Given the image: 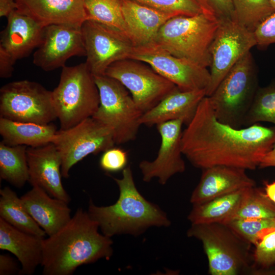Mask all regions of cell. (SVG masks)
<instances>
[{
    "label": "cell",
    "instance_id": "obj_21",
    "mask_svg": "<svg viewBox=\"0 0 275 275\" xmlns=\"http://www.w3.org/2000/svg\"><path fill=\"white\" fill-rule=\"evenodd\" d=\"M20 198L29 213L48 236L58 232L71 218L68 203L51 198L39 186H33Z\"/></svg>",
    "mask_w": 275,
    "mask_h": 275
},
{
    "label": "cell",
    "instance_id": "obj_23",
    "mask_svg": "<svg viewBox=\"0 0 275 275\" xmlns=\"http://www.w3.org/2000/svg\"><path fill=\"white\" fill-rule=\"evenodd\" d=\"M205 96V90L182 91L178 89L144 113L140 119L141 124L152 126L167 121L181 120L187 125Z\"/></svg>",
    "mask_w": 275,
    "mask_h": 275
},
{
    "label": "cell",
    "instance_id": "obj_40",
    "mask_svg": "<svg viewBox=\"0 0 275 275\" xmlns=\"http://www.w3.org/2000/svg\"><path fill=\"white\" fill-rule=\"evenodd\" d=\"M15 62L3 50L0 49V77L8 78L12 76Z\"/></svg>",
    "mask_w": 275,
    "mask_h": 275
},
{
    "label": "cell",
    "instance_id": "obj_4",
    "mask_svg": "<svg viewBox=\"0 0 275 275\" xmlns=\"http://www.w3.org/2000/svg\"><path fill=\"white\" fill-rule=\"evenodd\" d=\"M219 23L203 13L175 16L161 27L153 44L173 56L207 68L211 64L210 47Z\"/></svg>",
    "mask_w": 275,
    "mask_h": 275
},
{
    "label": "cell",
    "instance_id": "obj_22",
    "mask_svg": "<svg viewBox=\"0 0 275 275\" xmlns=\"http://www.w3.org/2000/svg\"><path fill=\"white\" fill-rule=\"evenodd\" d=\"M120 3L130 39L134 47L153 44L161 27L175 17L132 0H120Z\"/></svg>",
    "mask_w": 275,
    "mask_h": 275
},
{
    "label": "cell",
    "instance_id": "obj_1",
    "mask_svg": "<svg viewBox=\"0 0 275 275\" xmlns=\"http://www.w3.org/2000/svg\"><path fill=\"white\" fill-rule=\"evenodd\" d=\"M183 130L182 154L195 167L203 169L227 166L254 170L275 143V126L258 123L236 128L216 117L208 96Z\"/></svg>",
    "mask_w": 275,
    "mask_h": 275
},
{
    "label": "cell",
    "instance_id": "obj_8",
    "mask_svg": "<svg viewBox=\"0 0 275 275\" xmlns=\"http://www.w3.org/2000/svg\"><path fill=\"white\" fill-rule=\"evenodd\" d=\"M94 77L99 90L100 103L92 117L111 129L115 144L134 140L143 113L119 81L105 75Z\"/></svg>",
    "mask_w": 275,
    "mask_h": 275
},
{
    "label": "cell",
    "instance_id": "obj_20",
    "mask_svg": "<svg viewBox=\"0 0 275 275\" xmlns=\"http://www.w3.org/2000/svg\"><path fill=\"white\" fill-rule=\"evenodd\" d=\"M17 10L43 26L82 25L88 19L83 0H15Z\"/></svg>",
    "mask_w": 275,
    "mask_h": 275
},
{
    "label": "cell",
    "instance_id": "obj_26",
    "mask_svg": "<svg viewBox=\"0 0 275 275\" xmlns=\"http://www.w3.org/2000/svg\"><path fill=\"white\" fill-rule=\"evenodd\" d=\"M57 131L53 124L16 122L0 117L2 142L9 146H42L52 143Z\"/></svg>",
    "mask_w": 275,
    "mask_h": 275
},
{
    "label": "cell",
    "instance_id": "obj_3",
    "mask_svg": "<svg viewBox=\"0 0 275 275\" xmlns=\"http://www.w3.org/2000/svg\"><path fill=\"white\" fill-rule=\"evenodd\" d=\"M114 179L119 189L117 202L107 206H98L90 200L88 207V213L103 235L109 237L120 234L136 236L151 227L171 225L166 213L138 190L130 167L122 170L121 178Z\"/></svg>",
    "mask_w": 275,
    "mask_h": 275
},
{
    "label": "cell",
    "instance_id": "obj_36",
    "mask_svg": "<svg viewBox=\"0 0 275 275\" xmlns=\"http://www.w3.org/2000/svg\"><path fill=\"white\" fill-rule=\"evenodd\" d=\"M202 12L218 21L235 19L232 0H197Z\"/></svg>",
    "mask_w": 275,
    "mask_h": 275
},
{
    "label": "cell",
    "instance_id": "obj_37",
    "mask_svg": "<svg viewBox=\"0 0 275 275\" xmlns=\"http://www.w3.org/2000/svg\"><path fill=\"white\" fill-rule=\"evenodd\" d=\"M127 162V152L121 148L113 147L103 152L99 160V165L103 171L112 173L124 169Z\"/></svg>",
    "mask_w": 275,
    "mask_h": 275
},
{
    "label": "cell",
    "instance_id": "obj_6",
    "mask_svg": "<svg viewBox=\"0 0 275 275\" xmlns=\"http://www.w3.org/2000/svg\"><path fill=\"white\" fill-rule=\"evenodd\" d=\"M258 89L256 72L249 52L208 96L216 118L233 127L242 128Z\"/></svg>",
    "mask_w": 275,
    "mask_h": 275
},
{
    "label": "cell",
    "instance_id": "obj_27",
    "mask_svg": "<svg viewBox=\"0 0 275 275\" xmlns=\"http://www.w3.org/2000/svg\"><path fill=\"white\" fill-rule=\"evenodd\" d=\"M0 217L24 232L45 238V232L24 207L21 199L8 186L0 190Z\"/></svg>",
    "mask_w": 275,
    "mask_h": 275
},
{
    "label": "cell",
    "instance_id": "obj_7",
    "mask_svg": "<svg viewBox=\"0 0 275 275\" xmlns=\"http://www.w3.org/2000/svg\"><path fill=\"white\" fill-rule=\"evenodd\" d=\"M188 237L200 240L211 275H237L248 268L250 249L248 243L222 223L191 224Z\"/></svg>",
    "mask_w": 275,
    "mask_h": 275
},
{
    "label": "cell",
    "instance_id": "obj_15",
    "mask_svg": "<svg viewBox=\"0 0 275 275\" xmlns=\"http://www.w3.org/2000/svg\"><path fill=\"white\" fill-rule=\"evenodd\" d=\"M81 25L52 24L44 28L42 40L33 54V63L45 71L65 66L74 56H86Z\"/></svg>",
    "mask_w": 275,
    "mask_h": 275
},
{
    "label": "cell",
    "instance_id": "obj_13",
    "mask_svg": "<svg viewBox=\"0 0 275 275\" xmlns=\"http://www.w3.org/2000/svg\"><path fill=\"white\" fill-rule=\"evenodd\" d=\"M129 59L149 65L182 91H207L210 85L207 68L173 56L153 44L134 47Z\"/></svg>",
    "mask_w": 275,
    "mask_h": 275
},
{
    "label": "cell",
    "instance_id": "obj_33",
    "mask_svg": "<svg viewBox=\"0 0 275 275\" xmlns=\"http://www.w3.org/2000/svg\"><path fill=\"white\" fill-rule=\"evenodd\" d=\"M224 224L244 241L255 246L265 235L275 230V217L233 219Z\"/></svg>",
    "mask_w": 275,
    "mask_h": 275
},
{
    "label": "cell",
    "instance_id": "obj_30",
    "mask_svg": "<svg viewBox=\"0 0 275 275\" xmlns=\"http://www.w3.org/2000/svg\"><path fill=\"white\" fill-rule=\"evenodd\" d=\"M259 122L275 125V81L257 89L243 126H249Z\"/></svg>",
    "mask_w": 275,
    "mask_h": 275
},
{
    "label": "cell",
    "instance_id": "obj_34",
    "mask_svg": "<svg viewBox=\"0 0 275 275\" xmlns=\"http://www.w3.org/2000/svg\"><path fill=\"white\" fill-rule=\"evenodd\" d=\"M173 16H193L202 12L197 0H132Z\"/></svg>",
    "mask_w": 275,
    "mask_h": 275
},
{
    "label": "cell",
    "instance_id": "obj_11",
    "mask_svg": "<svg viewBox=\"0 0 275 275\" xmlns=\"http://www.w3.org/2000/svg\"><path fill=\"white\" fill-rule=\"evenodd\" d=\"M52 143L60 153L62 175L66 178L72 167L85 157L104 152L115 144L111 129L92 117L58 130Z\"/></svg>",
    "mask_w": 275,
    "mask_h": 275
},
{
    "label": "cell",
    "instance_id": "obj_5",
    "mask_svg": "<svg viewBox=\"0 0 275 275\" xmlns=\"http://www.w3.org/2000/svg\"><path fill=\"white\" fill-rule=\"evenodd\" d=\"M52 93L61 129H68L92 117L100 103L97 86L86 63L64 66L59 84Z\"/></svg>",
    "mask_w": 275,
    "mask_h": 275
},
{
    "label": "cell",
    "instance_id": "obj_24",
    "mask_svg": "<svg viewBox=\"0 0 275 275\" xmlns=\"http://www.w3.org/2000/svg\"><path fill=\"white\" fill-rule=\"evenodd\" d=\"M41 238L14 227L0 217V249L16 257L21 264L19 274H33L43 257Z\"/></svg>",
    "mask_w": 275,
    "mask_h": 275
},
{
    "label": "cell",
    "instance_id": "obj_14",
    "mask_svg": "<svg viewBox=\"0 0 275 275\" xmlns=\"http://www.w3.org/2000/svg\"><path fill=\"white\" fill-rule=\"evenodd\" d=\"M81 30L85 63L94 76L104 75L113 63L130 58L134 46L122 32L90 19L84 22Z\"/></svg>",
    "mask_w": 275,
    "mask_h": 275
},
{
    "label": "cell",
    "instance_id": "obj_18",
    "mask_svg": "<svg viewBox=\"0 0 275 275\" xmlns=\"http://www.w3.org/2000/svg\"><path fill=\"white\" fill-rule=\"evenodd\" d=\"M202 170L200 180L190 198L193 205L256 185L254 180L248 176L246 170L243 169L219 165Z\"/></svg>",
    "mask_w": 275,
    "mask_h": 275
},
{
    "label": "cell",
    "instance_id": "obj_32",
    "mask_svg": "<svg viewBox=\"0 0 275 275\" xmlns=\"http://www.w3.org/2000/svg\"><path fill=\"white\" fill-rule=\"evenodd\" d=\"M271 217H275V203L267 197L265 192L254 186L230 220Z\"/></svg>",
    "mask_w": 275,
    "mask_h": 275
},
{
    "label": "cell",
    "instance_id": "obj_10",
    "mask_svg": "<svg viewBox=\"0 0 275 275\" xmlns=\"http://www.w3.org/2000/svg\"><path fill=\"white\" fill-rule=\"evenodd\" d=\"M104 75L122 84L143 114L179 89L149 65L131 59L113 63L107 68Z\"/></svg>",
    "mask_w": 275,
    "mask_h": 275
},
{
    "label": "cell",
    "instance_id": "obj_28",
    "mask_svg": "<svg viewBox=\"0 0 275 275\" xmlns=\"http://www.w3.org/2000/svg\"><path fill=\"white\" fill-rule=\"evenodd\" d=\"M25 145L9 146L0 142V177L17 188L29 180Z\"/></svg>",
    "mask_w": 275,
    "mask_h": 275
},
{
    "label": "cell",
    "instance_id": "obj_25",
    "mask_svg": "<svg viewBox=\"0 0 275 275\" xmlns=\"http://www.w3.org/2000/svg\"><path fill=\"white\" fill-rule=\"evenodd\" d=\"M253 187L243 188L206 202L193 205L188 220L191 224L225 223L237 211Z\"/></svg>",
    "mask_w": 275,
    "mask_h": 275
},
{
    "label": "cell",
    "instance_id": "obj_19",
    "mask_svg": "<svg viewBox=\"0 0 275 275\" xmlns=\"http://www.w3.org/2000/svg\"><path fill=\"white\" fill-rule=\"evenodd\" d=\"M7 18V25L1 32L0 49L16 62L38 47L45 26L17 10Z\"/></svg>",
    "mask_w": 275,
    "mask_h": 275
},
{
    "label": "cell",
    "instance_id": "obj_42",
    "mask_svg": "<svg viewBox=\"0 0 275 275\" xmlns=\"http://www.w3.org/2000/svg\"><path fill=\"white\" fill-rule=\"evenodd\" d=\"M258 167L260 168L275 167V143L261 159Z\"/></svg>",
    "mask_w": 275,
    "mask_h": 275
},
{
    "label": "cell",
    "instance_id": "obj_43",
    "mask_svg": "<svg viewBox=\"0 0 275 275\" xmlns=\"http://www.w3.org/2000/svg\"><path fill=\"white\" fill-rule=\"evenodd\" d=\"M264 190L267 197L275 203V181L271 183H265Z\"/></svg>",
    "mask_w": 275,
    "mask_h": 275
},
{
    "label": "cell",
    "instance_id": "obj_29",
    "mask_svg": "<svg viewBox=\"0 0 275 275\" xmlns=\"http://www.w3.org/2000/svg\"><path fill=\"white\" fill-rule=\"evenodd\" d=\"M83 1L88 19L120 31L130 38L128 30L123 15L120 0Z\"/></svg>",
    "mask_w": 275,
    "mask_h": 275
},
{
    "label": "cell",
    "instance_id": "obj_39",
    "mask_svg": "<svg viewBox=\"0 0 275 275\" xmlns=\"http://www.w3.org/2000/svg\"><path fill=\"white\" fill-rule=\"evenodd\" d=\"M20 271L13 258L7 254L0 255V275L19 274Z\"/></svg>",
    "mask_w": 275,
    "mask_h": 275
},
{
    "label": "cell",
    "instance_id": "obj_35",
    "mask_svg": "<svg viewBox=\"0 0 275 275\" xmlns=\"http://www.w3.org/2000/svg\"><path fill=\"white\" fill-rule=\"evenodd\" d=\"M255 247L253 260L255 267L268 268L275 264V230L265 235Z\"/></svg>",
    "mask_w": 275,
    "mask_h": 275
},
{
    "label": "cell",
    "instance_id": "obj_12",
    "mask_svg": "<svg viewBox=\"0 0 275 275\" xmlns=\"http://www.w3.org/2000/svg\"><path fill=\"white\" fill-rule=\"evenodd\" d=\"M256 45L253 32L236 19L220 22L210 47V82L206 96L213 93L234 65Z\"/></svg>",
    "mask_w": 275,
    "mask_h": 275
},
{
    "label": "cell",
    "instance_id": "obj_31",
    "mask_svg": "<svg viewBox=\"0 0 275 275\" xmlns=\"http://www.w3.org/2000/svg\"><path fill=\"white\" fill-rule=\"evenodd\" d=\"M232 3L235 19L253 32L275 11L269 0H232Z\"/></svg>",
    "mask_w": 275,
    "mask_h": 275
},
{
    "label": "cell",
    "instance_id": "obj_17",
    "mask_svg": "<svg viewBox=\"0 0 275 275\" xmlns=\"http://www.w3.org/2000/svg\"><path fill=\"white\" fill-rule=\"evenodd\" d=\"M26 157L29 182L44 189L50 196L68 203L71 198L62 184V158L56 146L50 143L38 147H28Z\"/></svg>",
    "mask_w": 275,
    "mask_h": 275
},
{
    "label": "cell",
    "instance_id": "obj_38",
    "mask_svg": "<svg viewBox=\"0 0 275 275\" xmlns=\"http://www.w3.org/2000/svg\"><path fill=\"white\" fill-rule=\"evenodd\" d=\"M253 33L257 45L264 47L275 43V11L262 21Z\"/></svg>",
    "mask_w": 275,
    "mask_h": 275
},
{
    "label": "cell",
    "instance_id": "obj_41",
    "mask_svg": "<svg viewBox=\"0 0 275 275\" xmlns=\"http://www.w3.org/2000/svg\"><path fill=\"white\" fill-rule=\"evenodd\" d=\"M17 5L15 0H0V16L7 17L16 10Z\"/></svg>",
    "mask_w": 275,
    "mask_h": 275
},
{
    "label": "cell",
    "instance_id": "obj_2",
    "mask_svg": "<svg viewBox=\"0 0 275 275\" xmlns=\"http://www.w3.org/2000/svg\"><path fill=\"white\" fill-rule=\"evenodd\" d=\"M88 212L77 209L70 220L54 234L43 238L41 266L44 275H71L82 265L113 254L111 237L99 232Z\"/></svg>",
    "mask_w": 275,
    "mask_h": 275
},
{
    "label": "cell",
    "instance_id": "obj_9",
    "mask_svg": "<svg viewBox=\"0 0 275 275\" xmlns=\"http://www.w3.org/2000/svg\"><path fill=\"white\" fill-rule=\"evenodd\" d=\"M0 117L47 125L57 118L52 91L28 80L11 82L0 89Z\"/></svg>",
    "mask_w": 275,
    "mask_h": 275
},
{
    "label": "cell",
    "instance_id": "obj_44",
    "mask_svg": "<svg viewBox=\"0 0 275 275\" xmlns=\"http://www.w3.org/2000/svg\"><path fill=\"white\" fill-rule=\"evenodd\" d=\"M272 7L275 10V0H269Z\"/></svg>",
    "mask_w": 275,
    "mask_h": 275
},
{
    "label": "cell",
    "instance_id": "obj_16",
    "mask_svg": "<svg viewBox=\"0 0 275 275\" xmlns=\"http://www.w3.org/2000/svg\"><path fill=\"white\" fill-rule=\"evenodd\" d=\"M181 120L165 122L156 125L160 135L161 143L156 157L152 161L144 160L139 168L144 182L157 178L159 183L164 185L174 175L185 170L181 149Z\"/></svg>",
    "mask_w": 275,
    "mask_h": 275
}]
</instances>
